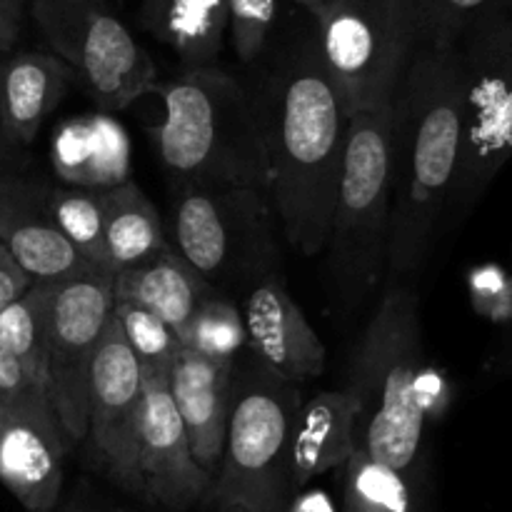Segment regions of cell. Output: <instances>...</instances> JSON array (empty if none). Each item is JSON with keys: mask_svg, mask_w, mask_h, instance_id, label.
<instances>
[{"mask_svg": "<svg viewBox=\"0 0 512 512\" xmlns=\"http://www.w3.org/2000/svg\"><path fill=\"white\" fill-rule=\"evenodd\" d=\"M270 163L280 233L300 255L328 245L348 123L315 35H295L253 93Z\"/></svg>", "mask_w": 512, "mask_h": 512, "instance_id": "1", "label": "cell"}, {"mask_svg": "<svg viewBox=\"0 0 512 512\" xmlns=\"http://www.w3.org/2000/svg\"><path fill=\"white\" fill-rule=\"evenodd\" d=\"M463 145L455 48L420 45L393 95V218L388 268L415 273L445 218Z\"/></svg>", "mask_w": 512, "mask_h": 512, "instance_id": "2", "label": "cell"}, {"mask_svg": "<svg viewBox=\"0 0 512 512\" xmlns=\"http://www.w3.org/2000/svg\"><path fill=\"white\" fill-rule=\"evenodd\" d=\"M440 383L425 360L418 298L393 280L360 338L345 388L360 408V453L418 478L425 423L435 410Z\"/></svg>", "mask_w": 512, "mask_h": 512, "instance_id": "3", "label": "cell"}, {"mask_svg": "<svg viewBox=\"0 0 512 512\" xmlns=\"http://www.w3.org/2000/svg\"><path fill=\"white\" fill-rule=\"evenodd\" d=\"M163 123L153 130L158 158L175 188L270 190L260 113L250 90L225 70L195 68L155 85Z\"/></svg>", "mask_w": 512, "mask_h": 512, "instance_id": "4", "label": "cell"}, {"mask_svg": "<svg viewBox=\"0 0 512 512\" xmlns=\"http://www.w3.org/2000/svg\"><path fill=\"white\" fill-rule=\"evenodd\" d=\"M393 218V103L350 118L325 250L340 288L363 298L388 268Z\"/></svg>", "mask_w": 512, "mask_h": 512, "instance_id": "5", "label": "cell"}, {"mask_svg": "<svg viewBox=\"0 0 512 512\" xmlns=\"http://www.w3.org/2000/svg\"><path fill=\"white\" fill-rule=\"evenodd\" d=\"M463 145L445 218H463L512 158V0H493L455 43Z\"/></svg>", "mask_w": 512, "mask_h": 512, "instance_id": "6", "label": "cell"}, {"mask_svg": "<svg viewBox=\"0 0 512 512\" xmlns=\"http://www.w3.org/2000/svg\"><path fill=\"white\" fill-rule=\"evenodd\" d=\"M303 398L295 383L260 365L233 373L228 433L208 498L243 505L250 512H285L293 488V438Z\"/></svg>", "mask_w": 512, "mask_h": 512, "instance_id": "7", "label": "cell"}, {"mask_svg": "<svg viewBox=\"0 0 512 512\" xmlns=\"http://www.w3.org/2000/svg\"><path fill=\"white\" fill-rule=\"evenodd\" d=\"M313 20L345 118L393 103L420 48L415 0H325Z\"/></svg>", "mask_w": 512, "mask_h": 512, "instance_id": "8", "label": "cell"}, {"mask_svg": "<svg viewBox=\"0 0 512 512\" xmlns=\"http://www.w3.org/2000/svg\"><path fill=\"white\" fill-rule=\"evenodd\" d=\"M280 228L270 190L175 188V253L215 290V285L265 280L278 265Z\"/></svg>", "mask_w": 512, "mask_h": 512, "instance_id": "9", "label": "cell"}, {"mask_svg": "<svg viewBox=\"0 0 512 512\" xmlns=\"http://www.w3.org/2000/svg\"><path fill=\"white\" fill-rule=\"evenodd\" d=\"M33 15L100 113H120L158 85L153 58L95 0H35Z\"/></svg>", "mask_w": 512, "mask_h": 512, "instance_id": "10", "label": "cell"}, {"mask_svg": "<svg viewBox=\"0 0 512 512\" xmlns=\"http://www.w3.org/2000/svg\"><path fill=\"white\" fill-rule=\"evenodd\" d=\"M113 305V278L108 275L88 273L53 283L45 393L68 450L88 435L90 365Z\"/></svg>", "mask_w": 512, "mask_h": 512, "instance_id": "11", "label": "cell"}, {"mask_svg": "<svg viewBox=\"0 0 512 512\" xmlns=\"http://www.w3.org/2000/svg\"><path fill=\"white\" fill-rule=\"evenodd\" d=\"M143 400V373L115 315L105 323L88 378V443L93 463L113 483L133 488L135 425Z\"/></svg>", "mask_w": 512, "mask_h": 512, "instance_id": "12", "label": "cell"}, {"mask_svg": "<svg viewBox=\"0 0 512 512\" xmlns=\"http://www.w3.org/2000/svg\"><path fill=\"white\" fill-rule=\"evenodd\" d=\"M210 485L213 480L195 463L168 380L143 378L130 493L160 508L188 510L208 498Z\"/></svg>", "mask_w": 512, "mask_h": 512, "instance_id": "13", "label": "cell"}, {"mask_svg": "<svg viewBox=\"0 0 512 512\" xmlns=\"http://www.w3.org/2000/svg\"><path fill=\"white\" fill-rule=\"evenodd\" d=\"M245 345L275 378L305 383L325 370V345L280 275L255 283L245 300Z\"/></svg>", "mask_w": 512, "mask_h": 512, "instance_id": "14", "label": "cell"}, {"mask_svg": "<svg viewBox=\"0 0 512 512\" xmlns=\"http://www.w3.org/2000/svg\"><path fill=\"white\" fill-rule=\"evenodd\" d=\"M65 445L50 410L0 403V483L28 512H50L60 498Z\"/></svg>", "mask_w": 512, "mask_h": 512, "instance_id": "15", "label": "cell"}, {"mask_svg": "<svg viewBox=\"0 0 512 512\" xmlns=\"http://www.w3.org/2000/svg\"><path fill=\"white\" fill-rule=\"evenodd\" d=\"M0 245L33 283L95 273L35 203L28 180L0 178Z\"/></svg>", "mask_w": 512, "mask_h": 512, "instance_id": "16", "label": "cell"}, {"mask_svg": "<svg viewBox=\"0 0 512 512\" xmlns=\"http://www.w3.org/2000/svg\"><path fill=\"white\" fill-rule=\"evenodd\" d=\"M233 373V365L210 363L183 348L168 375L170 398L183 420L193 458L210 480L223 460Z\"/></svg>", "mask_w": 512, "mask_h": 512, "instance_id": "17", "label": "cell"}, {"mask_svg": "<svg viewBox=\"0 0 512 512\" xmlns=\"http://www.w3.org/2000/svg\"><path fill=\"white\" fill-rule=\"evenodd\" d=\"M50 163L70 188L105 193L133 180L130 138L108 113L63 120L50 140Z\"/></svg>", "mask_w": 512, "mask_h": 512, "instance_id": "18", "label": "cell"}, {"mask_svg": "<svg viewBox=\"0 0 512 512\" xmlns=\"http://www.w3.org/2000/svg\"><path fill=\"white\" fill-rule=\"evenodd\" d=\"M358 415V400L348 390H320L303 403L290 465L293 495L358 453Z\"/></svg>", "mask_w": 512, "mask_h": 512, "instance_id": "19", "label": "cell"}, {"mask_svg": "<svg viewBox=\"0 0 512 512\" xmlns=\"http://www.w3.org/2000/svg\"><path fill=\"white\" fill-rule=\"evenodd\" d=\"M73 80L58 55L15 53L0 73V133L18 145L33 143L43 120L60 105Z\"/></svg>", "mask_w": 512, "mask_h": 512, "instance_id": "20", "label": "cell"}, {"mask_svg": "<svg viewBox=\"0 0 512 512\" xmlns=\"http://www.w3.org/2000/svg\"><path fill=\"white\" fill-rule=\"evenodd\" d=\"M210 293L215 290L170 245L163 253L120 270L113 278L115 300L148 310L178 335Z\"/></svg>", "mask_w": 512, "mask_h": 512, "instance_id": "21", "label": "cell"}, {"mask_svg": "<svg viewBox=\"0 0 512 512\" xmlns=\"http://www.w3.org/2000/svg\"><path fill=\"white\" fill-rule=\"evenodd\" d=\"M140 18L185 70L213 68L228 30V0H143Z\"/></svg>", "mask_w": 512, "mask_h": 512, "instance_id": "22", "label": "cell"}, {"mask_svg": "<svg viewBox=\"0 0 512 512\" xmlns=\"http://www.w3.org/2000/svg\"><path fill=\"white\" fill-rule=\"evenodd\" d=\"M103 235L113 273L145 263L168 248L160 213L135 180L103 193Z\"/></svg>", "mask_w": 512, "mask_h": 512, "instance_id": "23", "label": "cell"}, {"mask_svg": "<svg viewBox=\"0 0 512 512\" xmlns=\"http://www.w3.org/2000/svg\"><path fill=\"white\" fill-rule=\"evenodd\" d=\"M35 203L43 208L50 223L65 235L70 245L80 253V258L100 275L115 278L110 268L108 250L103 235V193L70 185H45L30 183Z\"/></svg>", "mask_w": 512, "mask_h": 512, "instance_id": "24", "label": "cell"}, {"mask_svg": "<svg viewBox=\"0 0 512 512\" xmlns=\"http://www.w3.org/2000/svg\"><path fill=\"white\" fill-rule=\"evenodd\" d=\"M50 295L53 283H33L18 300L0 310V348L13 355L43 390Z\"/></svg>", "mask_w": 512, "mask_h": 512, "instance_id": "25", "label": "cell"}, {"mask_svg": "<svg viewBox=\"0 0 512 512\" xmlns=\"http://www.w3.org/2000/svg\"><path fill=\"white\" fill-rule=\"evenodd\" d=\"M343 512H418L415 478L358 450L345 463Z\"/></svg>", "mask_w": 512, "mask_h": 512, "instance_id": "26", "label": "cell"}, {"mask_svg": "<svg viewBox=\"0 0 512 512\" xmlns=\"http://www.w3.org/2000/svg\"><path fill=\"white\" fill-rule=\"evenodd\" d=\"M245 320L233 300L210 293L180 333L185 350L218 365H233L235 355L245 348Z\"/></svg>", "mask_w": 512, "mask_h": 512, "instance_id": "27", "label": "cell"}, {"mask_svg": "<svg viewBox=\"0 0 512 512\" xmlns=\"http://www.w3.org/2000/svg\"><path fill=\"white\" fill-rule=\"evenodd\" d=\"M113 315L118 320L120 330H123L130 353L138 360L143 378L168 380L170 370H173L175 360L183 350L180 335L168 323H163V320L155 318L148 310L138 308V305L115 300Z\"/></svg>", "mask_w": 512, "mask_h": 512, "instance_id": "28", "label": "cell"}, {"mask_svg": "<svg viewBox=\"0 0 512 512\" xmlns=\"http://www.w3.org/2000/svg\"><path fill=\"white\" fill-rule=\"evenodd\" d=\"M493 0H415L420 25V45L455 48L470 20Z\"/></svg>", "mask_w": 512, "mask_h": 512, "instance_id": "29", "label": "cell"}, {"mask_svg": "<svg viewBox=\"0 0 512 512\" xmlns=\"http://www.w3.org/2000/svg\"><path fill=\"white\" fill-rule=\"evenodd\" d=\"M275 15L278 0H228V30L243 63H253L263 55Z\"/></svg>", "mask_w": 512, "mask_h": 512, "instance_id": "30", "label": "cell"}, {"mask_svg": "<svg viewBox=\"0 0 512 512\" xmlns=\"http://www.w3.org/2000/svg\"><path fill=\"white\" fill-rule=\"evenodd\" d=\"M0 403L13 405V408H35L53 413L45 390L3 348H0Z\"/></svg>", "mask_w": 512, "mask_h": 512, "instance_id": "31", "label": "cell"}, {"mask_svg": "<svg viewBox=\"0 0 512 512\" xmlns=\"http://www.w3.org/2000/svg\"><path fill=\"white\" fill-rule=\"evenodd\" d=\"M30 285H33V280L20 270V265L0 245V310L8 308L13 300H18Z\"/></svg>", "mask_w": 512, "mask_h": 512, "instance_id": "32", "label": "cell"}, {"mask_svg": "<svg viewBox=\"0 0 512 512\" xmlns=\"http://www.w3.org/2000/svg\"><path fill=\"white\" fill-rule=\"evenodd\" d=\"M285 512H335L333 500L325 490H300L290 498Z\"/></svg>", "mask_w": 512, "mask_h": 512, "instance_id": "33", "label": "cell"}, {"mask_svg": "<svg viewBox=\"0 0 512 512\" xmlns=\"http://www.w3.org/2000/svg\"><path fill=\"white\" fill-rule=\"evenodd\" d=\"M20 30V10H15L8 0H0V55L8 53L15 45Z\"/></svg>", "mask_w": 512, "mask_h": 512, "instance_id": "34", "label": "cell"}, {"mask_svg": "<svg viewBox=\"0 0 512 512\" xmlns=\"http://www.w3.org/2000/svg\"><path fill=\"white\" fill-rule=\"evenodd\" d=\"M205 500H208L210 510L213 512H250L248 508H243V505L225 503V500H213V498H205Z\"/></svg>", "mask_w": 512, "mask_h": 512, "instance_id": "35", "label": "cell"}, {"mask_svg": "<svg viewBox=\"0 0 512 512\" xmlns=\"http://www.w3.org/2000/svg\"><path fill=\"white\" fill-rule=\"evenodd\" d=\"M293 3H298L300 8H303V10H308V13L313 15V18H315V15L320 13V8H323V3H325V0H293Z\"/></svg>", "mask_w": 512, "mask_h": 512, "instance_id": "36", "label": "cell"}, {"mask_svg": "<svg viewBox=\"0 0 512 512\" xmlns=\"http://www.w3.org/2000/svg\"><path fill=\"white\" fill-rule=\"evenodd\" d=\"M10 5H13L15 10H20V13H23V0H8Z\"/></svg>", "mask_w": 512, "mask_h": 512, "instance_id": "37", "label": "cell"}, {"mask_svg": "<svg viewBox=\"0 0 512 512\" xmlns=\"http://www.w3.org/2000/svg\"><path fill=\"white\" fill-rule=\"evenodd\" d=\"M0 73H3V55H0ZM3 135V133H0Z\"/></svg>", "mask_w": 512, "mask_h": 512, "instance_id": "38", "label": "cell"}]
</instances>
